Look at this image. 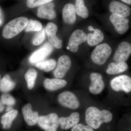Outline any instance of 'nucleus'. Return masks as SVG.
I'll list each match as a JSON object with an SVG mask.
<instances>
[{"mask_svg": "<svg viewBox=\"0 0 131 131\" xmlns=\"http://www.w3.org/2000/svg\"><path fill=\"white\" fill-rule=\"evenodd\" d=\"M112 52V49L106 43L97 46L91 54V59L94 63L98 65H102L106 61Z\"/></svg>", "mask_w": 131, "mask_h": 131, "instance_id": "7ed1b4c3", "label": "nucleus"}, {"mask_svg": "<svg viewBox=\"0 0 131 131\" xmlns=\"http://www.w3.org/2000/svg\"><path fill=\"white\" fill-rule=\"evenodd\" d=\"M53 50V46L50 42H46L34 51L29 58V62L32 64H35L43 61L51 54Z\"/></svg>", "mask_w": 131, "mask_h": 131, "instance_id": "0eeeda50", "label": "nucleus"}, {"mask_svg": "<svg viewBox=\"0 0 131 131\" xmlns=\"http://www.w3.org/2000/svg\"><path fill=\"white\" fill-rule=\"evenodd\" d=\"M87 40L90 46H94L103 41L104 34L101 30L95 29L93 33H90L87 36Z\"/></svg>", "mask_w": 131, "mask_h": 131, "instance_id": "4be33fe9", "label": "nucleus"}, {"mask_svg": "<svg viewBox=\"0 0 131 131\" xmlns=\"http://www.w3.org/2000/svg\"><path fill=\"white\" fill-rule=\"evenodd\" d=\"M53 1L54 0H27L26 5L28 8H33L51 2Z\"/></svg>", "mask_w": 131, "mask_h": 131, "instance_id": "c756f323", "label": "nucleus"}, {"mask_svg": "<svg viewBox=\"0 0 131 131\" xmlns=\"http://www.w3.org/2000/svg\"><path fill=\"white\" fill-rule=\"evenodd\" d=\"M56 65V61L53 59L41 61L35 64V66L37 68L46 72L54 70Z\"/></svg>", "mask_w": 131, "mask_h": 131, "instance_id": "b1692460", "label": "nucleus"}, {"mask_svg": "<svg viewBox=\"0 0 131 131\" xmlns=\"http://www.w3.org/2000/svg\"><path fill=\"white\" fill-rule=\"evenodd\" d=\"M71 131H94V129L88 125H84L83 124H79L73 126Z\"/></svg>", "mask_w": 131, "mask_h": 131, "instance_id": "7c9ffc66", "label": "nucleus"}, {"mask_svg": "<svg viewBox=\"0 0 131 131\" xmlns=\"http://www.w3.org/2000/svg\"><path fill=\"white\" fill-rule=\"evenodd\" d=\"M67 84V81L65 80L57 78H46L43 82L45 88L47 90L51 91H56L63 88Z\"/></svg>", "mask_w": 131, "mask_h": 131, "instance_id": "6ab92c4d", "label": "nucleus"}, {"mask_svg": "<svg viewBox=\"0 0 131 131\" xmlns=\"http://www.w3.org/2000/svg\"><path fill=\"white\" fill-rule=\"evenodd\" d=\"M123 2L125 3L128 5H131V0H121Z\"/></svg>", "mask_w": 131, "mask_h": 131, "instance_id": "473e14b6", "label": "nucleus"}, {"mask_svg": "<svg viewBox=\"0 0 131 131\" xmlns=\"http://www.w3.org/2000/svg\"><path fill=\"white\" fill-rule=\"evenodd\" d=\"M87 35L83 31L77 29L73 32L68 43L67 49L73 52L78 51L79 46L87 40Z\"/></svg>", "mask_w": 131, "mask_h": 131, "instance_id": "6e6552de", "label": "nucleus"}, {"mask_svg": "<svg viewBox=\"0 0 131 131\" xmlns=\"http://www.w3.org/2000/svg\"><path fill=\"white\" fill-rule=\"evenodd\" d=\"M110 86L114 91L130 93L131 91V77L127 75H122L114 78L111 80Z\"/></svg>", "mask_w": 131, "mask_h": 131, "instance_id": "39448f33", "label": "nucleus"}, {"mask_svg": "<svg viewBox=\"0 0 131 131\" xmlns=\"http://www.w3.org/2000/svg\"><path fill=\"white\" fill-rule=\"evenodd\" d=\"M62 17L66 24L71 25L74 24L76 19L75 6L71 3H68L62 9Z\"/></svg>", "mask_w": 131, "mask_h": 131, "instance_id": "a211bd4d", "label": "nucleus"}, {"mask_svg": "<svg viewBox=\"0 0 131 131\" xmlns=\"http://www.w3.org/2000/svg\"><path fill=\"white\" fill-rule=\"evenodd\" d=\"M128 68L127 64L124 62H115L108 64L106 72L108 74H120L126 71Z\"/></svg>", "mask_w": 131, "mask_h": 131, "instance_id": "412c9836", "label": "nucleus"}, {"mask_svg": "<svg viewBox=\"0 0 131 131\" xmlns=\"http://www.w3.org/2000/svg\"><path fill=\"white\" fill-rule=\"evenodd\" d=\"M12 110H13V107H12V106H8L6 109L7 111V112L11 111Z\"/></svg>", "mask_w": 131, "mask_h": 131, "instance_id": "f704fd0d", "label": "nucleus"}, {"mask_svg": "<svg viewBox=\"0 0 131 131\" xmlns=\"http://www.w3.org/2000/svg\"><path fill=\"white\" fill-rule=\"evenodd\" d=\"M109 8L112 14L122 18L128 17L131 13L130 8L128 6L117 1L110 3Z\"/></svg>", "mask_w": 131, "mask_h": 131, "instance_id": "9d476101", "label": "nucleus"}, {"mask_svg": "<svg viewBox=\"0 0 131 131\" xmlns=\"http://www.w3.org/2000/svg\"><path fill=\"white\" fill-rule=\"evenodd\" d=\"M16 83L8 75H6L1 79L0 82V91L7 93L14 88Z\"/></svg>", "mask_w": 131, "mask_h": 131, "instance_id": "5701e85b", "label": "nucleus"}, {"mask_svg": "<svg viewBox=\"0 0 131 131\" xmlns=\"http://www.w3.org/2000/svg\"><path fill=\"white\" fill-rule=\"evenodd\" d=\"M110 20L115 30L119 34H124L129 29V20L127 18L119 17L112 14L110 15Z\"/></svg>", "mask_w": 131, "mask_h": 131, "instance_id": "dca6fc26", "label": "nucleus"}, {"mask_svg": "<svg viewBox=\"0 0 131 131\" xmlns=\"http://www.w3.org/2000/svg\"><path fill=\"white\" fill-rule=\"evenodd\" d=\"M26 17H20L12 20L3 28L2 35L6 39L14 38L25 28L28 22Z\"/></svg>", "mask_w": 131, "mask_h": 131, "instance_id": "f03ea898", "label": "nucleus"}, {"mask_svg": "<svg viewBox=\"0 0 131 131\" xmlns=\"http://www.w3.org/2000/svg\"><path fill=\"white\" fill-rule=\"evenodd\" d=\"M0 102L4 105L12 106L14 105L16 103V100L13 96L9 94L4 93L1 95Z\"/></svg>", "mask_w": 131, "mask_h": 131, "instance_id": "c85d7f7f", "label": "nucleus"}, {"mask_svg": "<svg viewBox=\"0 0 131 131\" xmlns=\"http://www.w3.org/2000/svg\"><path fill=\"white\" fill-rule=\"evenodd\" d=\"M18 115V111L15 109L7 112L3 115L1 119V124L2 125L3 128L5 130L10 129Z\"/></svg>", "mask_w": 131, "mask_h": 131, "instance_id": "aec40b11", "label": "nucleus"}, {"mask_svg": "<svg viewBox=\"0 0 131 131\" xmlns=\"http://www.w3.org/2000/svg\"><path fill=\"white\" fill-rule=\"evenodd\" d=\"M1 74H0V82H1Z\"/></svg>", "mask_w": 131, "mask_h": 131, "instance_id": "c9c22d12", "label": "nucleus"}, {"mask_svg": "<svg viewBox=\"0 0 131 131\" xmlns=\"http://www.w3.org/2000/svg\"><path fill=\"white\" fill-rule=\"evenodd\" d=\"M131 53V44L126 42L120 44L114 56V60L116 62H124L127 60Z\"/></svg>", "mask_w": 131, "mask_h": 131, "instance_id": "ddd939ff", "label": "nucleus"}, {"mask_svg": "<svg viewBox=\"0 0 131 131\" xmlns=\"http://www.w3.org/2000/svg\"><path fill=\"white\" fill-rule=\"evenodd\" d=\"M43 28L42 24L40 21L36 20H30L28 22L25 28L26 32L31 31H39Z\"/></svg>", "mask_w": 131, "mask_h": 131, "instance_id": "bb28decb", "label": "nucleus"}, {"mask_svg": "<svg viewBox=\"0 0 131 131\" xmlns=\"http://www.w3.org/2000/svg\"><path fill=\"white\" fill-rule=\"evenodd\" d=\"M59 118L56 113L41 115L39 117L37 124L45 131H57L59 126Z\"/></svg>", "mask_w": 131, "mask_h": 131, "instance_id": "20e7f679", "label": "nucleus"}, {"mask_svg": "<svg viewBox=\"0 0 131 131\" xmlns=\"http://www.w3.org/2000/svg\"><path fill=\"white\" fill-rule=\"evenodd\" d=\"M71 65V61L69 57L63 55L59 58L57 65L54 71V77L57 78H63L65 76Z\"/></svg>", "mask_w": 131, "mask_h": 131, "instance_id": "1a4fd4ad", "label": "nucleus"}, {"mask_svg": "<svg viewBox=\"0 0 131 131\" xmlns=\"http://www.w3.org/2000/svg\"><path fill=\"white\" fill-rule=\"evenodd\" d=\"M22 112L25 121L28 125L33 126L37 124L39 116L38 113L33 111L30 103H27L23 107Z\"/></svg>", "mask_w": 131, "mask_h": 131, "instance_id": "4468645a", "label": "nucleus"}, {"mask_svg": "<svg viewBox=\"0 0 131 131\" xmlns=\"http://www.w3.org/2000/svg\"><path fill=\"white\" fill-rule=\"evenodd\" d=\"M37 74V71L34 69H29L26 73L25 79L27 83V88L29 90L32 89L34 87Z\"/></svg>", "mask_w": 131, "mask_h": 131, "instance_id": "a878e982", "label": "nucleus"}, {"mask_svg": "<svg viewBox=\"0 0 131 131\" xmlns=\"http://www.w3.org/2000/svg\"><path fill=\"white\" fill-rule=\"evenodd\" d=\"M88 29L90 31H94V30L95 28H94L93 27H92V26H89L88 27Z\"/></svg>", "mask_w": 131, "mask_h": 131, "instance_id": "72a5a7b5", "label": "nucleus"}, {"mask_svg": "<svg viewBox=\"0 0 131 131\" xmlns=\"http://www.w3.org/2000/svg\"><path fill=\"white\" fill-rule=\"evenodd\" d=\"M75 8L76 13L83 18H86L89 15L88 9L84 4V0H75Z\"/></svg>", "mask_w": 131, "mask_h": 131, "instance_id": "393cba45", "label": "nucleus"}, {"mask_svg": "<svg viewBox=\"0 0 131 131\" xmlns=\"http://www.w3.org/2000/svg\"><path fill=\"white\" fill-rule=\"evenodd\" d=\"M5 106L1 102H0V113L3 112V110L5 109Z\"/></svg>", "mask_w": 131, "mask_h": 131, "instance_id": "2f4dec72", "label": "nucleus"}, {"mask_svg": "<svg viewBox=\"0 0 131 131\" xmlns=\"http://www.w3.org/2000/svg\"><path fill=\"white\" fill-rule=\"evenodd\" d=\"M45 30L44 28H42L41 31H38L33 38V44L35 46H38L42 43L45 39Z\"/></svg>", "mask_w": 131, "mask_h": 131, "instance_id": "cd10ccee", "label": "nucleus"}, {"mask_svg": "<svg viewBox=\"0 0 131 131\" xmlns=\"http://www.w3.org/2000/svg\"><path fill=\"white\" fill-rule=\"evenodd\" d=\"M58 99L59 103L64 107L71 109H77L80 107L78 98L70 91H66L61 93L59 95Z\"/></svg>", "mask_w": 131, "mask_h": 131, "instance_id": "423d86ee", "label": "nucleus"}, {"mask_svg": "<svg viewBox=\"0 0 131 131\" xmlns=\"http://www.w3.org/2000/svg\"><path fill=\"white\" fill-rule=\"evenodd\" d=\"M90 78L91 83L89 86L90 92L94 95L101 93L105 87L102 75L99 73H92L90 74Z\"/></svg>", "mask_w": 131, "mask_h": 131, "instance_id": "9b49d317", "label": "nucleus"}, {"mask_svg": "<svg viewBox=\"0 0 131 131\" xmlns=\"http://www.w3.org/2000/svg\"><path fill=\"white\" fill-rule=\"evenodd\" d=\"M113 115L107 110H100L95 107L88 108L85 112V121L88 125L93 129H97L103 123L111 122Z\"/></svg>", "mask_w": 131, "mask_h": 131, "instance_id": "f257e3e1", "label": "nucleus"}, {"mask_svg": "<svg viewBox=\"0 0 131 131\" xmlns=\"http://www.w3.org/2000/svg\"><path fill=\"white\" fill-rule=\"evenodd\" d=\"M80 120V115L78 112H74L68 117L59 118V125L61 129L68 130L78 124Z\"/></svg>", "mask_w": 131, "mask_h": 131, "instance_id": "f3484780", "label": "nucleus"}, {"mask_svg": "<svg viewBox=\"0 0 131 131\" xmlns=\"http://www.w3.org/2000/svg\"><path fill=\"white\" fill-rule=\"evenodd\" d=\"M1 21L0 20V25H1Z\"/></svg>", "mask_w": 131, "mask_h": 131, "instance_id": "e433bc0d", "label": "nucleus"}, {"mask_svg": "<svg viewBox=\"0 0 131 131\" xmlns=\"http://www.w3.org/2000/svg\"><path fill=\"white\" fill-rule=\"evenodd\" d=\"M58 27L52 22H49L47 25L45 31L48 36L49 42L53 47L57 49H61L62 46V41L56 36Z\"/></svg>", "mask_w": 131, "mask_h": 131, "instance_id": "f8f14e48", "label": "nucleus"}, {"mask_svg": "<svg viewBox=\"0 0 131 131\" xmlns=\"http://www.w3.org/2000/svg\"><path fill=\"white\" fill-rule=\"evenodd\" d=\"M54 7V3L51 2L39 6L38 8L37 15L40 18L53 19L56 16Z\"/></svg>", "mask_w": 131, "mask_h": 131, "instance_id": "2eb2a0df", "label": "nucleus"}]
</instances>
